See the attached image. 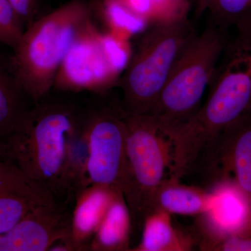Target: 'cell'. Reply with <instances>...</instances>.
<instances>
[{
  "label": "cell",
  "mask_w": 251,
  "mask_h": 251,
  "mask_svg": "<svg viewBox=\"0 0 251 251\" xmlns=\"http://www.w3.org/2000/svg\"><path fill=\"white\" fill-rule=\"evenodd\" d=\"M55 92L56 95L51 90L36 103L4 143L5 158L59 199L68 139L85 99L77 100L74 93Z\"/></svg>",
  "instance_id": "1"
},
{
  "label": "cell",
  "mask_w": 251,
  "mask_h": 251,
  "mask_svg": "<svg viewBox=\"0 0 251 251\" xmlns=\"http://www.w3.org/2000/svg\"><path fill=\"white\" fill-rule=\"evenodd\" d=\"M93 13L89 1L71 0L26 27L10 62L35 103L52 90L69 48Z\"/></svg>",
  "instance_id": "2"
},
{
  "label": "cell",
  "mask_w": 251,
  "mask_h": 251,
  "mask_svg": "<svg viewBox=\"0 0 251 251\" xmlns=\"http://www.w3.org/2000/svg\"><path fill=\"white\" fill-rule=\"evenodd\" d=\"M196 34L189 18L151 25L138 34L117 87L126 113L151 112L175 62Z\"/></svg>",
  "instance_id": "3"
},
{
  "label": "cell",
  "mask_w": 251,
  "mask_h": 251,
  "mask_svg": "<svg viewBox=\"0 0 251 251\" xmlns=\"http://www.w3.org/2000/svg\"><path fill=\"white\" fill-rule=\"evenodd\" d=\"M227 31L208 21L183 50L172 69L154 106V117L161 131L169 138L201 108V100L228 41Z\"/></svg>",
  "instance_id": "4"
},
{
  "label": "cell",
  "mask_w": 251,
  "mask_h": 251,
  "mask_svg": "<svg viewBox=\"0 0 251 251\" xmlns=\"http://www.w3.org/2000/svg\"><path fill=\"white\" fill-rule=\"evenodd\" d=\"M236 31L218 62L205 101L191 120L206 139L217 138L251 111V23Z\"/></svg>",
  "instance_id": "5"
},
{
  "label": "cell",
  "mask_w": 251,
  "mask_h": 251,
  "mask_svg": "<svg viewBox=\"0 0 251 251\" xmlns=\"http://www.w3.org/2000/svg\"><path fill=\"white\" fill-rule=\"evenodd\" d=\"M126 168L122 195L131 229H143L155 208V196L171 171V140L149 114L126 117Z\"/></svg>",
  "instance_id": "6"
},
{
  "label": "cell",
  "mask_w": 251,
  "mask_h": 251,
  "mask_svg": "<svg viewBox=\"0 0 251 251\" xmlns=\"http://www.w3.org/2000/svg\"><path fill=\"white\" fill-rule=\"evenodd\" d=\"M88 99L87 131L90 158L87 187L100 186L122 193L126 168V117L113 90L92 93Z\"/></svg>",
  "instance_id": "7"
},
{
  "label": "cell",
  "mask_w": 251,
  "mask_h": 251,
  "mask_svg": "<svg viewBox=\"0 0 251 251\" xmlns=\"http://www.w3.org/2000/svg\"><path fill=\"white\" fill-rule=\"evenodd\" d=\"M100 30L91 18L73 41L61 64L52 90L103 93L118 87L123 72L117 67Z\"/></svg>",
  "instance_id": "8"
},
{
  "label": "cell",
  "mask_w": 251,
  "mask_h": 251,
  "mask_svg": "<svg viewBox=\"0 0 251 251\" xmlns=\"http://www.w3.org/2000/svg\"><path fill=\"white\" fill-rule=\"evenodd\" d=\"M74 204L57 199L36 208L0 235V251H46L59 241H72Z\"/></svg>",
  "instance_id": "9"
},
{
  "label": "cell",
  "mask_w": 251,
  "mask_h": 251,
  "mask_svg": "<svg viewBox=\"0 0 251 251\" xmlns=\"http://www.w3.org/2000/svg\"><path fill=\"white\" fill-rule=\"evenodd\" d=\"M57 200L50 191L23 174L6 158H0V235L39 206Z\"/></svg>",
  "instance_id": "10"
},
{
  "label": "cell",
  "mask_w": 251,
  "mask_h": 251,
  "mask_svg": "<svg viewBox=\"0 0 251 251\" xmlns=\"http://www.w3.org/2000/svg\"><path fill=\"white\" fill-rule=\"evenodd\" d=\"M214 202L209 211L202 214L204 230L210 242L227 238L251 234V201L231 179L216 183Z\"/></svg>",
  "instance_id": "11"
},
{
  "label": "cell",
  "mask_w": 251,
  "mask_h": 251,
  "mask_svg": "<svg viewBox=\"0 0 251 251\" xmlns=\"http://www.w3.org/2000/svg\"><path fill=\"white\" fill-rule=\"evenodd\" d=\"M222 167V179L235 181L251 201V111L221 135L209 164V173Z\"/></svg>",
  "instance_id": "12"
},
{
  "label": "cell",
  "mask_w": 251,
  "mask_h": 251,
  "mask_svg": "<svg viewBox=\"0 0 251 251\" xmlns=\"http://www.w3.org/2000/svg\"><path fill=\"white\" fill-rule=\"evenodd\" d=\"M88 99L69 135L62 173L59 181V199L74 202L78 193L87 188V172L90 158L87 131Z\"/></svg>",
  "instance_id": "13"
},
{
  "label": "cell",
  "mask_w": 251,
  "mask_h": 251,
  "mask_svg": "<svg viewBox=\"0 0 251 251\" xmlns=\"http://www.w3.org/2000/svg\"><path fill=\"white\" fill-rule=\"evenodd\" d=\"M117 194L110 188L94 185L78 193L72 222V241L75 250H89L94 234Z\"/></svg>",
  "instance_id": "14"
},
{
  "label": "cell",
  "mask_w": 251,
  "mask_h": 251,
  "mask_svg": "<svg viewBox=\"0 0 251 251\" xmlns=\"http://www.w3.org/2000/svg\"><path fill=\"white\" fill-rule=\"evenodd\" d=\"M35 102L23 88L9 64L0 59V139L17 129Z\"/></svg>",
  "instance_id": "15"
},
{
  "label": "cell",
  "mask_w": 251,
  "mask_h": 251,
  "mask_svg": "<svg viewBox=\"0 0 251 251\" xmlns=\"http://www.w3.org/2000/svg\"><path fill=\"white\" fill-rule=\"evenodd\" d=\"M179 181L171 177L163 181L155 196V208L182 216L202 215L211 209L214 198L212 191Z\"/></svg>",
  "instance_id": "16"
},
{
  "label": "cell",
  "mask_w": 251,
  "mask_h": 251,
  "mask_svg": "<svg viewBox=\"0 0 251 251\" xmlns=\"http://www.w3.org/2000/svg\"><path fill=\"white\" fill-rule=\"evenodd\" d=\"M131 230L129 211L122 193L110 204L89 247L90 251H119L128 248Z\"/></svg>",
  "instance_id": "17"
},
{
  "label": "cell",
  "mask_w": 251,
  "mask_h": 251,
  "mask_svg": "<svg viewBox=\"0 0 251 251\" xmlns=\"http://www.w3.org/2000/svg\"><path fill=\"white\" fill-rule=\"evenodd\" d=\"M140 251L189 250L191 241L183 237L173 227L171 214L156 208L144 222Z\"/></svg>",
  "instance_id": "18"
},
{
  "label": "cell",
  "mask_w": 251,
  "mask_h": 251,
  "mask_svg": "<svg viewBox=\"0 0 251 251\" xmlns=\"http://www.w3.org/2000/svg\"><path fill=\"white\" fill-rule=\"evenodd\" d=\"M120 5L149 26L188 18L192 0H105Z\"/></svg>",
  "instance_id": "19"
},
{
  "label": "cell",
  "mask_w": 251,
  "mask_h": 251,
  "mask_svg": "<svg viewBox=\"0 0 251 251\" xmlns=\"http://www.w3.org/2000/svg\"><path fill=\"white\" fill-rule=\"evenodd\" d=\"M195 16L208 15L209 21L228 31L251 23V0H196Z\"/></svg>",
  "instance_id": "20"
},
{
  "label": "cell",
  "mask_w": 251,
  "mask_h": 251,
  "mask_svg": "<svg viewBox=\"0 0 251 251\" xmlns=\"http://www.w3.org/2000/svg\"><path fill=\"white\" fill-rule=\"evenodd\" d=\"M105 27V31L119 40L130 41L149 27L146 23L135 17L116 3L95 0L92 4Z\"/></svg>",
  "instance_id": "21"
},
{
  "label": "cell",
  "mask_w": 251,
  "mask_h": 251,
  "mask_svg": "<svg viewBox=\"0 0 251 251\" xmlns=\"http://www.w3.org/2000/svg\"><path fill=\"white\" fill-rule=\"evenodd\" d=\"M25 29L22 18L9 0H0V44L14 50Z\"/></svg>",
  "instance_id": "22"
},
{
  "label": "cell",
  "mask_w": 251,
  "mask_h": 251,
  "mask_svg": "<svg viewBox=\"0 0 251 251\" xmlns=\"http://www.w3.org/2000/svg\"><path fill=\"white\" fill-rule=\"evenodd\" d=\"M9 1L22 18L26 27L30 25L31 23L40 17L38 16V12H39L38 0H9Z\"/></svg>",
  "instance_id": "23"
},
{
  "label": "cell",
  "mask_w": 251,
  "mask_h": 251,
  "mask_svg": "<svg viewBox=\"0 0 251 251\" xmlns=\"http://www.w3.org/2000/svg\"><path fill=\"white\" fill-rule=\"evenodd\" d=\"M0 158H5L4 140L0 139Z\"/></svg>",
  "instance_id": "24"
},
{
  "label": "cell",
  "mask_w": 251,
  "mask_h": 251,
  "mask_svg": "<svg viewBox=\"0 0 251 251\" xmlns=\"http://www.w3.org/2000/svg\"><path fill=\"white\" fill-rule=\"evenodd\" d=\"M248 246H249V251H251V234L247 237Z\"/></svg>",
  "instance_id": "25"
}]
</instances>
